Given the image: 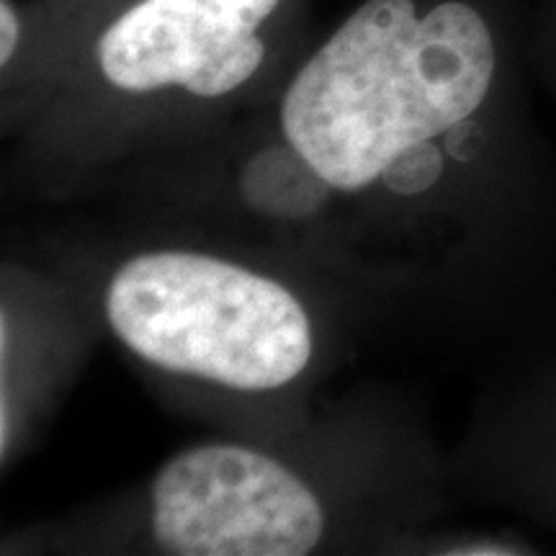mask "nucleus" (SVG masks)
<instances>
[{
  "label": "nucleus",
  "instance_id": "nucleus-1",
  "mask_svg": "<svg viewBox=\"0 0 556 556\" xmlns=\"http://www.w3.org/2000/svg\"><path fill=\"white\" fill-rule=\"evenodd\" d=\"M495 67L475 5L366 0L289 83L283 135L332 189H366L413 144L467 122Z\"/></svg>",
  "mask_w": 556,
  "mask_h": 556
},
{
  "label": "nucleus",
  "instance_id": "nucleus-2",
  "mask_svg": "<svg viewBox=\"0 0 556 556\" xmlns=\"http://www.w3.org/2000/svg\"><path fill=\"white\" fill-rule=\"evenodd\" d=\"M106 317L148 364L242 392L289 384L312 358L299 299L212 255L170 250L124 263L109 283Z\"/></svg>",
  "mask_w": 556,
  "mask_h": 556
},
{
  "label": "nucleus",
  "instance_id": "nucleus-3",
  "mask_svg": "<svg viewBox=\"0 0 556 556\" xmlns=\"http://www.w3.org/2000/svg\"><path fill=\"white\" fill-rule=\"evenodd\" d=\"M325 513L302 479L242 446L189 448L152 484V536L176 556H304Z\"/></svg>",
  "mask_w": 556,
  "mask_h": 556
},
{
  "label": "nucleus",
  "instance_id": "nucleus-4",
  "mask_svg": "<svg viewBox=\"0 0 556 556\" xmlns=\"http://www.w3.org/2000/svg\"><path fill=\"white\" fill-rule=\"evenodd\" d=\"M283 0H137L96 41V65L124 93L180 88L222 99L258 75L261 31Z\"/></svg>",
  "mask_w": 556,
  "mask_h": 556
},
{
  "label": "nucleus",
  "instance_id": "nucleus-5",
  "mask_svg": "<svg viewBox=\"0 0 556 556\" xmlns=\"http://www.w3.org/2000/svg\"><path fill=\"white\" fill-rule=\"evenodd\" d=\"M242 197L270 217H304L325 201L332 186L296 148H270L255 155L242 173Z\"/></svg>",
  "mask_w": 556,
  "mask_h": 556
},
{
  "label": "nucleus",
  "instance_id": "nucleus-6",
  "mask_svg": "<svg viewBox=\"0 0 556 556\" xmlns=\"http://www.w3.org/2000/svg\"><path fill=\"white\" fill-rule=\"evenodd\" d=\"M443 173V157L438 148L428 142L413 144V148L394 157L384 170V184L397 193H420L428 191Z\"/></svg>",
  "mask_w": 556,
  "mask_h": 556
},
{
  "label": "nucleus",
  "instance_id": "nucleus-7",
  "mask_svg": "<svg viewBox=\"0 0 556 556\" xmlns=\"http://www.w3.org/2000/svg\"><path fill=\"white\" fill-rule=\"evenodd\" d=\"M21 41V21L18 11L13 9L11 0H0V65H9Z\"/></svg>",
  "mask_w": 556,
  "mask_h": 556
}]
</instances>
